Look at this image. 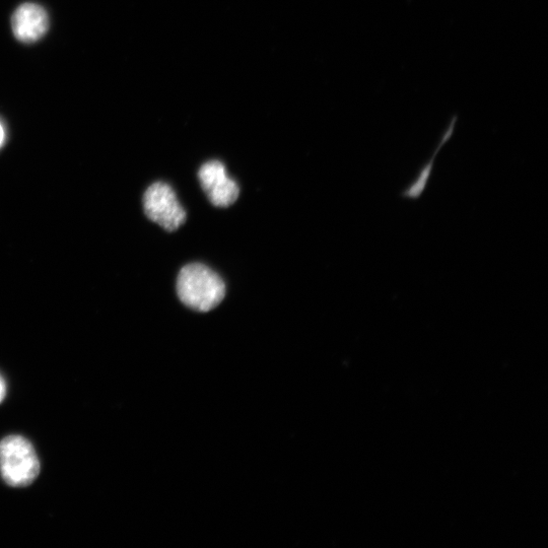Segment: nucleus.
I'll use <instances>...</instances> for the list:
<instances>
[{"instance_id": "nucleus-1", "label": "nucleus", "mask_w": 548, "mask_h": 548, "mask_svg": "<svg viewBox=\"0 0 548 548\" xmlns=\"http://www.w3.org/2000/svg\"><path fill=\"white\" fill-rule=\"evenodd\" d=\"M181 302L198 312H209L222 303L226 285L217 272L207 265L192 263L184 266L177 279Z\"/></svg>"}, {"instance_id": "nucleus-2", "label": "nucleus", "mask_w": 548, "mask_h": 548, "mask_svg": "<svg viewBox=\"0 0 548 548\" xmlns=\"http://www.w3.org/2000/svg\"><path fill=\"white\" fill-rule=\"evenodd\" d=\"M0 472L13 488H26L40 473V462L33 445L24 437L9 436L0 442Z\"/></svg>"}, {"instance_id": "nucleus-3", "label": "nucleus", "mask_w": 548, "mask_h": 548, "mask_svg": "<svg viewBox=\"0 0 548 548\" xmlns=\"http://www.w3.org/2000/svg\"><path fill=\"white\" fill-rule=\"evenodd\" d=\"M144 207L148 218L168 232L178 230L187 218L175 191L164 182H156L148 188Z\"/></svg>"}, {"instance_id": "nucleus-4", "label": "nucleus", "mask_w": 548, "mask_h": 548, "mask_svg": "<svg viewBox=\"0 0 548 548\" xmlns=\"http://www.w3.org/2000/svg\"><path fill=\"white\" fill-rule=\"evenodd\" d=\"M198 178L210 201L218 208H229L240 194L238 184L228 176L220 161H211L201 166Z\"/></svg>"}, {"instance_id": "nucleus-5", "label": "nucleus", "mask_w": 548, "mask_h": 548, "mask_svg": "<svg viewBox=\"0 0 548 548\" xmlns=\"http://www.w3.org/2000/svg\"><path fill=\"white\" fill-rule=\"evenodd\" d=\"M49 20L46 11L35 4H25L18 8L12 19L13 32L18 40L34 43L48 30Z\"/></svg>"}, {"instance_id": "nucleus-6", "label": "nucleus", "mask_w": 548, "mask_h": 548, "mask_svg": "<svg viewBox=\"0 0 548 548\" xmlns=\"http://www.w3.org/2000/svg\"><path fill=\"white\" fill-rule=\"evenodd\" d=\"M454 124H455V120L452 122L449 129L443 135L442 140L440 144L438 145L437 150L431 157V159L421 168L417 178L400 192V196L402 198L416 201L423 196L424 192L428 188L429 181L433 174L436 158L439 152L441 151V149L446 145V143L452 137V134L454 131Z\"/></svg>"}, {"instance_id": "nucleus-7", "label": "nucleus", "mask_w": 548, "mask_h": 548, "mask_svg": "<svg viewBox=\"0 0 548 548\" xmlns=\"http://www.w3.org/2000/svg\"><path fill=\"white\" fill-rule=\"evenodd\" d=\"M6 396V384L2 377H0V402L5 399Z\"/></svg>"}, {"instance_id": "nucleus-8", "label": "nucleus", "mask_w": 548, "mask_h": 548, "mask_svg": "<svg viewBox=\"0 0 548 548\" xmlns=\"http://www.w3.org/2000/svg\"><path fill=\"white\" fill-rule=\"evenodd\" d=\"M4 139H5V131L2 124H0V146H2Z\"/></svg>"}]
</instances>
